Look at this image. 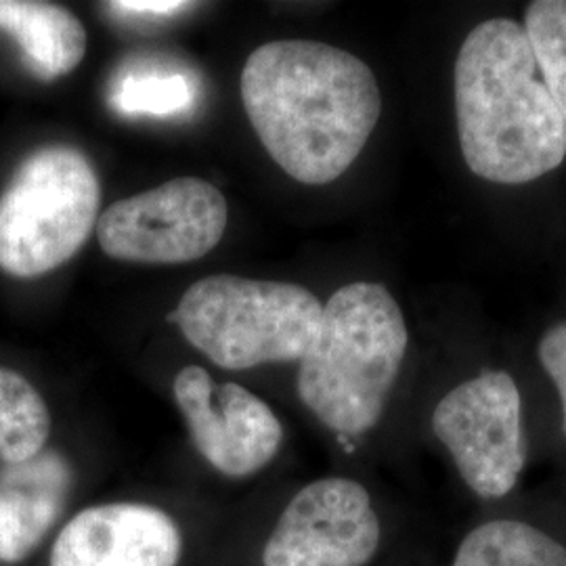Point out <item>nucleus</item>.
I'll list each match as a JSON object with an SVG mask.
<instances>
[{
  "mask_svg": "<svg viewBox=\"0 0 566 566\" xmlns=\"http://www.w3.org/2000/svg\"><path fill=\"white\" fill-rule=\"evenodd\" d=\"M242 102L266 154L304 185L340 179L382 114L371 67L319 41L259 46L243 65Z\"/></svg>",
  "mask_w": 566,
  "mask_h": 566,
  "instance_id": "1",
  "label": "nucleus"
},
{
  "mask_svg": "<svg viewBox=\"0 0 566 566\" xmlns=\"http://www.w3.org/2000/svg\"><path fill=\"white\" fill-rule=\"evenodd\" d=\"M458 139L465 166L497 185H525L566 158V124L525 25L493 18L465 36L453 67Z\"/></svg>",
  "mask_w": 566,
  "mask_h": 566,
  "instance_id": "2",
  "label": "nucleus"
},
{
  "mask_svg": "<svg viewBox=\"0 0 566 566\" xmlns=\"http://www.w3.org/2000/svg\"><path fill=\"white\" fill-rule=\"evenodd\" d=\"M407 344L403 311L385 285L348 283L324 304L317 336L298 361V397L336 434H365L385 413Z\"/></svg>",
  "mask_w": 566,
  "mask_h": 566,
  "instance_id": "3",
  "label": "nucleus"
},
{
  "mask_svg": "<svg viewBox=\"0 0 566 566\" xmlns=\"http://www.w3.org/2000/svg\"><path fill=\"white\" fill-rule=\"evenodd\" d=\"M322 313L324 304L303 285L212 275L182 294L177 324L212 364L240 371L301 361Z\"/></svg>",
  "mask_w": 566,
  "mask_h": 566,
  "instance_id": "4",
  "label": "nucleus"
},
{
  "mask_svg": "<svg viewBox=\"0 0 566 566\" xmlns=\"http://www.w3.org/2000/svg\"><path fill=\"white\" fill-rule=\"evenodd\" d=\"M99 203L97 172L81 149H36L0 196V269L30 280L67 263L97 227Z\"/></svg>",
  "mask_w": 566,
  "mask_h": 566,
  "instance_id": "5",
  "label": "nucleus"
},
{
  "mask_svg": "<svg viewBox=\"0 0 566 566\" xmlns=\"http://www.w3.org/2000/svg\"><path fill=\"white\" fill-rule=\"evenodd\" d=\"M227 202L212 182L182 177L103 210L97 240L116 261L181 264L200 261L223 240Z\"/></svg>",
  "mask_w": 566,
  "mask_h": 566,
  "instance_id": "6",
  "label": "nucleus"
},
{
  "mask_svg": "<svg viewBox=\"0 0 566 566\" xmlns=\"http://www.w3.org/2000/svg\"><path fill=\"white\" fill-rule=\"evenodd\" d=\"M432 430L476 495H507L526 464L521 390L507 371H483L449 390Z\"/></svg>",
  "mask_w": 566,
  "mask_h": 566,
  "instance_id": "7",
  "label": "nucleus"
},
{
  "mask_svg": "<svg viewBox=\"0 0 566 566\" xmlns=\"http://www.w3.org/2000/svg\"><path fill=\"white\" fill-rule=\"evenodd\" d=\"M382 528L364 485L327 476L301 489L266 539L263 566H367Z\"/></svg>",
  "mask_w": 566,
  "mask_h": 566,
  "instance_id": "8",
  "label": "nucleus"
},
{
  "mask_svg": "<svg viewBox=\"0 0 566 566\" xmlns=\"http://www.w3.org/2000/svg\"><path fill=\"white\" fill-rule=\"evenodd\" d=\"M172 392L193 446L224 476L256 474L277 455L282 422L248 388L217 385L203 367L187 365L177 374Z\"/></svg>",
  "mask_w": 566,
  "mask_h": 566,
  "instance_id": "9",
  "label": "nucleus"
},
{
  "mask_svg": "<svg viewBox=\"0 0 566 566\" xmlns=\"http://www.w3.org/2000/svg\"><path fill=\"white\" fill-rule=\"evenodd\" d=\"M181 549L179 525L160 507L103 504L61 528L51 566H177Z\"/></svg>",
  "mask_w": 566,
  "mask_h": 566,
  "instance_id": "10",
  "label": "nucleus"
},
{
  "mask_svg": "<svg viewBox=\"0 0 566 566\" xmlns=\"http://www.w3.org/2000/svg\"><path fill=\"white\" fill-rule=\"evenodd\" d=\"M72 470L55 451L0 470V563L25 560L60 518Z\"/></svg>",
  "mask_w": 566,
  "mask_h": 566,
  "instance_id": "11",
  "label": "nucleus"
},
{
  "mask_svg": "<svg viewBox=\"0 0 566 566\" xmlns=\"http://www.w3.org/2000/svg\"><path fill=\"white\" fill-rule=\"evenodd\" d=\"M0 30L18 42L23 61L41 81L67 76L86 55L84 25L60 4L0 0Z\"/></svg>",
  "mask_w": 566,
  "mask_h": 566,
  "instance_id": "12",
  "label": "nucleus"
},
{
  "mask_svg": "<svg viewBox=\"0 0 566 566\" xmlns=\"http://www.w3.org/2000/svg\"><path fill=\"white\" fill-rule=\"evenodd\" d=\"M109 103L124 116L175 118L189 114L198 97V78L170 60H133L109 82Z\"/></svg>",
  "mask_w": 566,
  "mask_h": 566,
  "instance_id": "13",
  "label": "nucleus"
},
{
  "mask_svg": "<svg viewBox=\"0 0 566 566\" xmlns=\"http://www.w3.org/2000/svg\"><path fill=\"white\" fill-rule=\"evenodd\" d=\"M453 566H566V547L537 526L491 521L465 535Z\"/></svg>",
  "mask_w": 566,
  "mask_h": 566,
  "instance_id": "14",
  "label": "nucleus"
},
{
  "mask_svg": "<svg viewBox=\"0 0 566 566\" xmlns=\"http://www.w3.org/2000/svg\"><path fill=\"white\" fill-rule=\"evenodd\" d=\"M51 411L21 374L0 367V462L23 464L44 451Z\"/></svg>",
  "mask_w": 566,
  "mask_h": 566,
  "instance_id": "15",
  "label": "nucleus"
},
{
  "mask_svg": "<svg viewBox=\"0 0 566 566\" xmlns=\"http://www.w3.org/2000/svg\"><path fill=\"white\" fill-rule=\"evenodd\" d=\"M523 25L542 81L566 124V0L531 2Z\"/></svg>",
  "mask_w": 566,
  "mask_h": 566,
  "instance_id": "16",
  "label": "nucleus"
},
{
  "mask_svg": "<svg viewBox=\"0 0 566 566\" xmlns=\"http://www.w3.org/2000/svg\"><path fill=\"white\" fill-rule=\"evenodd\" d=\"M537 357L558 390L563 405V430L566 434V322L547 327L537 344Z\"/></svg>",
  "mask_w": 566,
  "mask_h": 566,
  "instance_id": "17",
  "label": "nucleus"
},
{
  "mask_svg": "<svg viewBox=\"0 0 566 566\" xmlns=\"http://www.w3.org/2000/svg\"><path fill=\"white\" fill-rule=\"evenodd\" d=\"M191 2L181 0H124V2H109L107 9L114 15H128V18H151V20H164L175 18L182 11L191 9Z\"/></svg>",
  "mask_w": 566,
  "mask_h": 566,
  "instance_id": "18",
  "label": "nucleus"
}]
</instances>
